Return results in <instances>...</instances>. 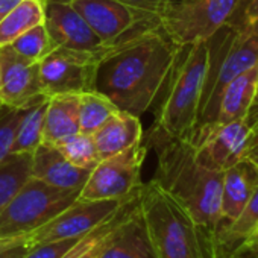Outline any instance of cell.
Returning a JSON list of instances; mask_svg holds the SVG:
<instances>
[{
    "instance_id": "obj_1",
    "label": "cell",
    "mask_w": 258,
    "mask_h": 258,
    "mask_svg": "<svg viewBox=\"0 0 258 258\" xmlns=\"http://www.w3.org/2000/svg\"><path fill=\"white\" fill-rule=\"evenodd\" d=\"M178 49L163 29L118 44L99 61L94 88L120 111L142 117L158 100Z\"/></svg>"
},
{
    "instance_id": "obj_36",
    "label": "cell",
    "mask_w": 258,
    "mask_h": 258,
    "mask_svg": "<svg viewBox=\"0 0 258 258\" xmlns=\"http://www.w3.org/2000/svg\"><path fill=\"white\" fill-rule=\"evenodd\" d=\"M94 247H96V246H94ZM94 247H93V249H90V250H87V252H84V253H81V255H78L76 258H96Z\"/></svg>"
},
{
    "instance_id": "obj_27",
    "label": "cell",
    "mask_w": 258,
    "mask_h": 258,
    "mask_svg": "<svg viewBox=\"0 0 258 258\" xmlns=\"http://www.w3.org/2000/svg\"><path fill=\"white\" fill-rule=\"evenodd\" d=\"M56 148L72 164L81 169L93 170L100 161L93 136L90 134L78 133L56 145Z\"/></svg>"
},
{
    "instance_id": "obj_35",
    "label": "cell",
    "mask_w": 258,
    "mask_h": 258,
    "mask_svg": "<svg viewBox=\"0 0 258 258\" xmlns=\"http://www.w3.org/2000/svg\"><path fill=\"white\" fill-rule=\"evenodd\" d=\"M22 0H0V22H2Z\"/></svg>"
},
{
    "instance_id": "obj_7",
    "label": "cell",
    "mask_w": 258,
    "mask_h": 258,
    "mask_svg": "<svg viewBox=\"0 0 258 258\" xmlns=\"http://www.w3.org/2000/svg\"><path fill=\"white\" fill-rule=\"evenodd\" d=\"M78 198V190L56 188L31 176L16 198L0 211V238L32 234Z\"/></svg>"
},
{
    "instance_id": "obj_11",
    "label": "cell",
    "mask_w": 258,
    "mask_h": 258,
    "mask_svg": "<svg viewBox=\"0 0 258 258\" xmlns=\"http://www.w3.org/2000/svg\"><path fill=\"white\" fill-rule=\"evenodd\" d=\"M102 58L93 53L55 49L38 62L43 94H81L96 90V72Z\"/></svg>"
},
{
    "instance_id": "obj_5",
    "label": "cell",
    "mask_w": 258,
    "mask_h": 258,
    "mask_svg": "<svg viewBox=\"0 0 258 258\" xmlns=\"http://www.w3.org/2000/svg\"><path fill=\"white\" fill-rule=\"evenodd\" d=\"M207 43L208 67L191 140L214 123L219 99L228 84L258 62V37L243 38L231 28L223 26Z\"/></svg>"
},
{
    "instance_id": "obj_25",
    "label": "cell",
    "mask_w": 258,
    "mask_h": 258,
    "mask_svg": "<svg viewBox=\"0 0 258 258\" xmlns=\"http://www.w3.org/2000/svg\"><path fill=\"white\" fill-rule=\"evenodd\" d=\"M79 133L93 136L97 129L114 115L118 108L102 93L93 90L79 94Z\"/></svg>"
},
{
    "instance_id": "obj_10",
    "label": "cell",
    "mask_w": 258,
    "mask_h": 258,
    "mask_svg": "<svg viewBox=\"0 0 258 258\" xmlns=\"http://www.w3.org/2000/svg\"><path fill=\"white\" fill-rule=\"evenodd\" d=\"M149 146L142 142L123 152L100 160L79 191L81 199H126L142 187V167Z\"/></svg>"
},
{
    "instance_id": "obj_22",
    "label": "cell",
    "mask_w": 258,
    "mask_h": 258,
    "mask_svg": "<svg viewBox=\"0 0 258 258\" xmlns=\"http://www.w3.org/2000/svg\"><path fill=\"white\" fill-rule=\"evenodd\" d=\"M47 100L49 97L43 96L25 106L11 148V154H32L43 143Z\"/></svg>"
},
{
    "instance_id": "obj_32",
    "label": "cell",
    "mask_w": 258,
    "mask_h": 258,
    "mask_svg": "<svg viewBox=\"0 0 258 258\" xmlns=\"http://www.w3.org/2000/svg\"><path fill=\"white\" fill-rule=\"evenodd\" d=\"M234 258H258V228L252 237L238 249Z\"/></svg>"
},
{
    "instance_id": "obj_34",
    "label": "cell",
    "mask_w": 258,
    "mask_h": 258,
    "mask_svg": "<svg viewBox=\"0 0 258 258\" xmlns=\"http://www.w3.org/2000/svg\"><path fill=\"white\" fill-rule=\"evenodd\" d=\"M244 160L250 161L258 169V133L255 134L252 143L249 145V148H247V151L244 154Z\"/></svg>"
},
{
    "instance_id": "obj_2",
    "label": "cell",
    "mask_w": 258,
    "mask_h": 258,
    "mask_svg": "<svg viewBox=\"0 0 258 258\" xmlns=\"http://www.w3.org/2000/svg\"><path fill=\"white\" fill-rule=\"evenodd\" d=\"M146 145L157 154L152 179L187 210L199 229L205 258H216L214 237L220 220L223 172L205 167L188 140L169 137L151 127Z\"/></svg>"
},
{
    "instance_id": "obj_4",
    "label": "cell",
    "mask_w": 258,
    "mask_h": 258,
    "mask_svg": "<svg viewBox=\"0 0 258 258\" xmlns=\"http://www.w3.org/2000/svg\"><path fill=\"white\" fill-rule=\"evenodd\" d=\"M139 205L158 258H205L196 223L158 182L142 184Z\"/></svg>"
},
{
    "instance_id": "obj_38",
    "label": "cell",
    "mask_w": 258,
    "mask_h": 258,
    "mask_svg": "<svg viewBox=\"0 0 258 258\" xmlns=\"http://www.w3.org/2000/svg\"><path fill=\"white\" fill-rule=\"evenodd\" d=\"M253 103H258V85H256V96H255V100H253Z\"/></svg>"
},
{
    "instance_id": "obj_37",
    "label": "cell",
    "mask_w": 258,
    "mask_h": 258,
    "mask_svg": "<svg viewBox=\"0 0 258 258\" xmlns=\"http://www.w3.org/2000/svg\"><path fill=\"white\" fill-rule=\"evenodd\" d=\"M16 238H19V237H16ZM16 238H0V246H4V244H7V243H11V241L16 240Z\"/></svg>"
},
{
    "instance_id": "obj_28",
    "label": "cell",
    "mask_w": 258,
    "mask_h": 258,
    "mask_svg": "<svg viewBox=\"0 0 258 258\" xmlns=\"http://www.w3.org/2000/svg\"><path fill=\"white\" fill-rule=\"evenodd\" d=\"M226 26L243 38L258 37V0H238Z\"/></svg>"
},
{
    "instance_id": "obj_3",
    "label": "cell",
    "mask_w": 258,
    "mask_h": 258,
    "mask_svg": "<svg viewBox=\"0 0 258 258\" xmlns=\"http://www.w3.org/2000/svg\"><path fill=\"white\" fill-rule=\"evenodd\" d=\"M207 67V41L179 46L167 82L152 106V129H157L169 137L191 140L198 123Z\"/></svg>"
},
{
    "instance_id": "obj_8",
    "label": "cell",
    "mask_w": 258,
    "mask_h": 258,
    "mask_svg": "<svg viewBox=\"0 0 258 258\" xmlns=\"http://www.w3.org/2000/svg\"><path fill=\"white\" fill-rule=\"evenodd\" d=\"M238 0H173L161 11V29L176 44L207 41L226 26Z\"/></svg>"
},
{
    "instance_id": "obj_6",
    "label": "cell",
    "mask_w": 258,
    "mask_h": 258,
    "mask_svg": "<svg viewBox=\"0 0 258 258\" xmlns=\"http://www.w3.org/2000/svg\"><path fill=\"white\" fill-rule=\"evenodd\" d=\"M91 26L103 44L115 47L161 29V11L124 0H66Z\"/></svg>"
},
{
    "instance_id": "obj_39",
    "label": "cell",
    "mask_w": 258,
    "mask_h": 258,
    "mask_svg": "<svg viewBox=\"0 0 258 258\" xmlns=\"http://www.w3.org/2000/svg\"><path fill=\"white\" fill-rule=\"evenodd\" d=\"M0 87H2V67H0Z\"/></svg>"
},
{
    "instance_id": "obj_18",
    "label": "cell",
    "mask_w": 258,
    "mask_h": 258,
    "mask_svg": "<svg viewBox=\"0 0 258 258\" xmlns=\"http://www.w3.org/2000/svg\"><path fill=\"white\" fill-rule=\"evenodd\" d=\"M100 160L112 157L143 142L140 117L126 111H117L93 134Z\"/></svg>"
},
{
    "instance_id": "obj_12",
    "label": "cell",
    "mask_w": 258,
    "mask_h": 258,
    "mask_svg": "<svg viewBox=\"0 0 258 258\" xmlns=\"http://www.w3.org/2000/svg\"><path fill=\"white\" fill-rule=\"evenodd\" d=\"M94 253L96 258H158L139 205V193L123 205L120 217L96 244Z\"/></svg>"
},
{
    "instance_id": "obj_33",
    "label": "cell",
    "mask_w": 258,
    "mask_h": 258,
    "mask_svg": "<svg viewBox=\"0 0 258 258\" xmlns=\"http://www.w3.org/2000/svg\"><path fill=\"white\" fill-rule=\"evenodd\" d=\"M124 2H131L136 5H143V7H149V8L163 11L170 2H173V0H124Z\"/></svg>"
},
{
    "instance_id": "obj_13",
    "label": "cell",
    "mask_w": 258,
    "mask_h": 258,
    "mask_svg": "<svg viewBox=\"0 0 258 258\" xmlns=\"http://www.w3.org/2000/svg\"><path fill=\"white\" fill-rule=\"evenodd\" d=\"M127 199L129 198L93 201L78 198L52 220L29 234V238L32 243H43L52 240L82 237L100 223H103L106 219H109Z\"/></svg>"
},
{
    "instance_id": "obj_40",
    "label": "cell",
    "mask_w": 258,
    "mask_h": 258,
    "mask_svg": "<svg viewBox=\"0 0 258 258\" xmlns=\"http://www.w3.org/2000/svg\"><path fill=\"white\" fill-rule=\"evenodd\" d=\"M5 109V105H2V103H0V114H2V111Z\"/></svg>"
},
{
    "instance_id": "obj_24",
    "label": "cell",
    "mask_w": 258,
    "mask_h": 258,
    "mask_svg": "<svg viewBox=\"0 0 258 258\" xmlns=\"http://www.w3.org/2000/svg\"><path fill=\"white\" fill-rule=\"evenodd\" d=\"M32 154H10L0 161V211L31 179Z\"/></svg>"
},
{
    "instance_id": "obj_16",
    "label": "cell",
    "mask_w": 258,
    "mask_h": 258,
    "mask_svg": "<svg viewBox=\"0 0 258 258\" xmlns=\"http://www.w3.org/2000/svg\"><path fill=\"white\" fill-rule=\"evenodd\" d=\"M32 178L52 187L81 191L91 170L72 164L56 146L41 143L32 152Z\"/></svg>"
},
{
    "instance_id": "obj_21",
    "label": "cell",
    "mask_w": 258,
    "mask_h": 258,
    "mask_svg": "<svg viewBox=\"0 0 258 258\" xmlns=\"http://www.w3.org/2000/svg\"><path fill=\"white\" fill-rule=\"evenodd\" d=\"M258 228V187L240 214L228 225L216 231V258H234L238 249Z\"/></svg>"
},
{
    "instance_id": "obj_26",
    "label": "cell",
    "mask_w": 258,
    "mask_h": 258,
    "mask_svg": "<svg viewBox=\"0 0 258 258\" xmlns=\"http://www.w3.org/2000/svg\"><path fill=\"white\" fill-rule=\"evenodd\" d=\"M8 47H11L22 58L32 62L43 61L47 55H50L55 49H58L53 40L50 38L44 23L31 28L25 34H22L17 40H14Z\"/></svg>"
},
{
    "instance_id": "obj_20",
    "label": "cell",
    "mask_w": 258,
    "mask_h": 258,
    "mask_svg": "<svg viewBox=\"0 0 258 258\" xmlns=\"http://www.w3.org/2000/svg\"><path fill=\"white\" fill-rule=\"evenodd\" d=\"M79 94H58L47 100L43 143L56 146L79 133Z\"/></svg>"
},
{
    "instance_id": "obj_17",
    "label": "cell",
    "mask_w": 258,
    "mask_h": 258,
    "mask_svg": "<svg viewBox=\"0 0 258 258\" xmlns=\"http://www.w3.org/2000/svg\"><path fill=\"white\" fill-rule=\"evenodd\" d=\"M258 187V169L247 160H240L223 172L220 196V220L217 229L231 223L244 208ZM216 229V231H217Z\"/></svg>"
},
{
    "instance_id": "obj_14",
    "label": "cell",
    "mask_w": 258,
    "mask_h": 258,
    "mask_svg": "<svg viewBox=\"0 0 258 258\" xmlns=\"http://www.w3.org/2000/svg\"><path fill=\"white\" fill-rule=\"evenodd\" d=\"M44 26L56 47L93 53L100 58L112 49L102 43L85 19L66 0H46Z\"/></svg>"
},
{
    "instance_id": "obj_31",
    "label": "cell",
    "mask_w": 258,
    "mask_h": 258,
    "mask_svg": "<svg viewBox=\"0 0 258 258\" xmlns=\"http://www.w3.org/2000/svg\"><path fill=\"white\" fill-rule=\"evenodd\" d=\"M32 244L34 243L31 241L29 235L19 237L11 243L0 246V258H25Z\"/></svg>"
},
{
    "instance_id": "obj_23",
    "label": "cell",
    "mask_w": 258,
    "mask_h": 258,
    "mask_svg": "<svg viewBox=\"0 0 258 258\" xmlns=\"http://www.w3.org/2000/svg\"><path fill=\"white\" fill-rule=\"evenodd\" d=\"M46 0H22V2L0 22V47L10 46L31 28L44 23Z\"/></svg>"
},
{
    "instance_id": "obj_15",
    "label": "cell",
    "mask_w": 258,
    "mask_h": 258,
    "mask_svg": "<svg viewBox=\"0 0 258 258\" xmlns=\"http://www.w3.org/2000/svg\"><path fill=\"white\" fill-rule=\"evenodd\" d=\"M2 87L0 103L11 108H25L43 97L38 62L28 61L11 47H0Z\"/></svg>"
},
{
    "instance_id": "obj_9",
    "label": "cell",
    "mask_w": 258,
    "mask_h": 258,
    "mask_svg": "<svg viewBox=\"0 0 258 258\" xmlns=\"http://www.w3.org/2000/svg\"><path fill=\"white\" fill-rule=\"evenodd\" d=\"M258 133V103L249 111L225 124L210 127L195 137L190 143L195 146L196 158L208 169L225 172L244 158V154Z\"/></svg>"
},
{
    "instance_id": "obj_19",
    "label": "cell",
    "mask_w": 258,
    "mask_h": 258,
    "mask_svg": "<svg viewBox=\"0 0 258 258\" xmlns=\"http://www.w3.org/2000/svg\"><path fill=\"white\" fill-rule=\"evenodd\" d=\"M256 85H258V62L250 69H247L246 72H243L241 75H238L235 79H232L228 84V87L223 90L219 99L216 120L210 127L225 124L231 120L244 115L249 111V108L253 105L256 96ZM208 129H205V131H208Z\"/></svg>"
},
{
    "instance_id": "obj_29",
    "label": "cell",
    "mask_w": 258,
    "mask_h": 258,
    "mask_svg": "<svg viewBox=\"0 0 258 258\" xmlns=\"http://www.w3.org/2000/svg\"><path fill=\"white\" fill-rule=\"evenodd\" d=\"M23 109L25 108L5 106L2 114H0V161L11 154Z\"/></svg>"
},
{
    "instance_id": "obj_30",
    "label": "cell",
    "mask_w": 258,
    "mask_h": 258,
    "mask_svg": "<svg viewBox=\"0 0 258 258\" xmlns=\"http://www.w3.org/2000/svg\"><path fill=\"white\" fill-rule=\"evenodd\" d=\"M78 238L79 237L34 243L25 258H62L75 246Z\"/></svg>"
}]
</instances>
